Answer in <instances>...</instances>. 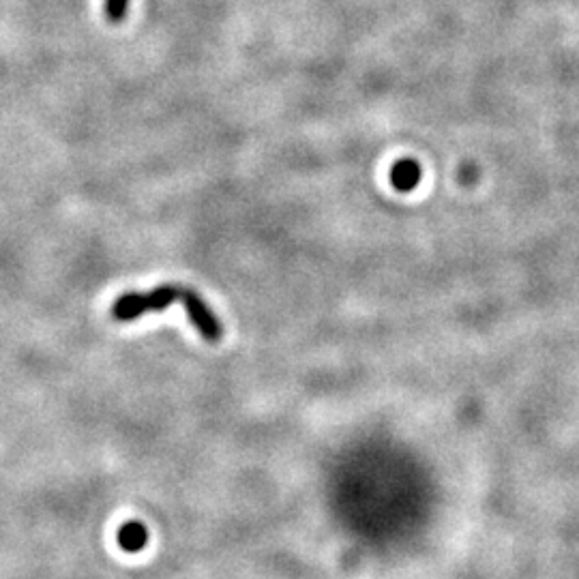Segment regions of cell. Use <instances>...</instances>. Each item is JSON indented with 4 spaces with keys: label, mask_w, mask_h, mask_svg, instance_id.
<instances>
[{
    "label": "cell",
    "mask_w": 579,
    "mask_h": 579,
    "mask_svg": "<svg viewBox=\"0 0 579 579\" xmlns=\"http://www.w3.org/2000/svg\"><path fill=\"white\" fill-rule=\"evenodd\" d=\"M189 288L183 286H157L148 292H125L112 305V318L116 322L138 320L148 311H161L172 303H183Z\"/></svg>",
    "instance_id": "1"
},
{
    "label": "cell",
    "mask_w": 579,
    "mask_h": 579,
    "mask_svg": "<svg viewBox=\"0 0 579 579\" xmlns=\"http://www.w3.org/2000/svg\"><path fill=\"white\" fill-rule=\"evenodd\" d=\"M183 305L187 309V316H189L191 324L196 326V331L206 341H213V344L221 341V337H224V326H221V322L213 314V309L206 305V301L202 299V296L196 290H191V288L187 290Z\"/></svg>",
    "instance_id": "2"
},
{
    "label": "cell",
    "mask_w": 579,
    "mask_h": 579,
    "mask_svg": "<svg viewBox=\"0 0 579 579\" xmlns=\"http://www.w3.org/2000/svg\"><path fill=\"white\" fill-rule=\"evenodd\" d=\"M419 183H421V166L417 161L402 159L391 168V185L397 191L408 193L412 189H417Z\"/></svg>",
    "instance_id": "3"
},
{
    "label": "cell",
    "mask_w": 579,
    "mask_h": 579,
    "mask_svg": "<svg viewBox=\"0 0 579 579\" xmlns=\"http://www.w3.org/2000/svg\"><path fill=\"white\" fill-rule=\"evenodd\" d=\"M146 541H148V532L138 522H129L118 530V543H121V547L129 554H136L140 552V549H144Z\"/></svg>",
    "instance_id": "4"
},
{
    "label": "cell",
    "mask_w": 579,
    "mask_h": 579,
    "mask_svg": "<svg viewBox=\"0 0 579 579\" xmlns=\"http://www.w3.org/2000/svg\"><path fill=\"white\" fill-rule=\"evenodd\" d=\"M129 0H106V18L110 24H121L127 16Z\"/></svg>",
    "instance_id": "5"
}]
</instances>
